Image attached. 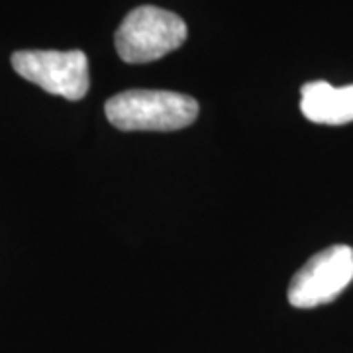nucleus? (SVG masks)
Instances as JSON below:
<instances>
[{
  "label": "nucleus",
  "mask_w": 353,
  "mask_h": 353,
  "mask_svg": "<svg viewBox=\"0 0 353 353\" xmlns=\"http://www.w3.org/2000/svg\"><path fill=\"white\" fill-rule=\"evenodd\" d=\"M108 122L122 132H175L199 116V102L171 90H126L104 104Z\"/></svg>",
  "instance_id": "f257e3e1"
},
{
  "label": "nucleus",
  "mask_w": 353,
  "mask_h": 353,
  "mask_svg": "<svg viewBox=\"0 0 353 353\" xmlns=\"http://www.w3.org/2000/svg\"><path fill=\"white\" fill-rule=\"evenodd\" d=\"M189 36L187 24L176 14L139 6L122 20L116 30V51L126 63H152L179 50Z\"/></svg>",
  "instance_id": "f03ea898"
},
{
  "label": "nucleus",
  "mask_w": 353,
  "mask_h": 353,
  "mask_svg": "<svg viewBox=\"0 0 353 353\" xmlns=\"http://www.w3.org/2000/svg\"><path fill=\"white\" fill-rule=\"evenodd\" d=\"M14 71L46 92L81 101L88 92V59L81 50H26L12 55Z\"/></svg>",
  "instance_id": "7ed1b4c3"
},
{
  "label": "nucleus",
  "mask_w": 353,
  "mask_h": 353,
  "mask_svg": "<svg viewBox=\"0 0 353 353\" xmlns=\"http://www.w3.org/2000/svg\"><path fill=\"white\" fill-rule=\"evenodd\" d=\"M353 281V250L332 245L316 253L296 271L289 285V303L294 308H316L332 303Z\"/></svg>",
  "instance_id": "20e7f679"
},
{
  "label": "nucleus",
  "mask_w": 353,
  "mask_h": 353,
  "mask_svg": "<svg viewBox=\"0 0 353 353\" xmlns=\"http://www.w3.org/2000/svg\"><path fill=\"white\" fill-rule=\"evenodd\" d=\"M301 112L314 124H350L353 122V85L336 88L326 81L306 83L301 88Z\"/></svg>",
  "instance_id": "39448f33"
}]
</instances>
